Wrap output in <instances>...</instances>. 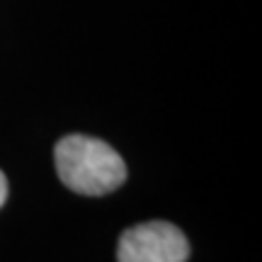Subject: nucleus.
Instances as JSON below:
<instances>
[{"mask_svg":"<svg viewBox=\"0 0 262 262\" xmlns=\"http://www.w3.org/2000/svg\"><path fill=\"white\" fill-rule=\"evenodd\" d=\"M54 158L61 182L78 194H110L126 180V163L102 139L83 134L63 136L56 143Z\"/></svg>","mask_w":262,"mask_h":262,"instance_id":"1","label":"nucleus"},{"mask_svg":"<svg viewBox=\"0 0 262 262\" xmlns=\"http://www.w3.org/2000/svg\"><path fill=\"white\" fill-rule=\"evenodd\" d=\"M189 241L178 226L168 221H148L131 226L117 245L119 262H187Z\"/></svg>","mask_w":262,"mask_h":262,"instance_id":"2","label":"nucleus"},{"mask_svg":"<svg viewBox=\"0 0 262 262\" xmlns=\"http://www.w3.org/2000/svg\"><path fill=\"white\" fill-rule=\"evenodd\" d=\"M5 199H8V180H5L3 170H0V206L5 204Z\"/></svg>","mask_w":262,"mask_h":262,"instance_id":"3","label":"nucleus"}]
</instances>
